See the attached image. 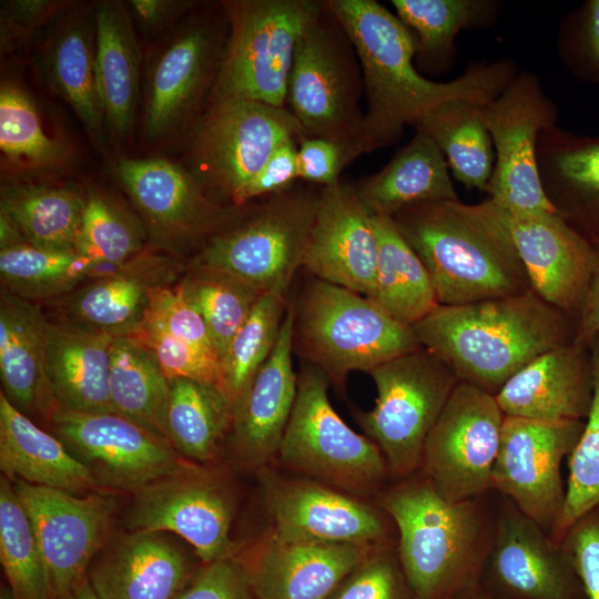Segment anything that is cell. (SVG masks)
<instances>
[{"label": "cell", "mask_w": 599, "mask_h": 599, "mask_svg": "<svg viewBox=\"0 0 599 599\" xmlns=\"http://www.w3.org/2000/svg\"><path fill=\"white\" fill-rule=\"evenodd\" d=\"M378 240L373 214L341 179L322 187L303 266L312 276L369 297L374 287Z\"/></svg>", "instance_id": "cell-21"}, {"label": "cell", "mask_w": 599, "mask_h": 599, "mask_svg": "<svg viewBox=\"0 0 599 599\" xmlns=\"http://www.w3.org/2000/svg\"><path fill=\"white\" fill-rule=\"evenodd\" d=\"M427 270L439 305L514 296L531 285L504 212L490 200L423 201L392 216Z\"/></svg>", "instance_id": "cell-2"}, {"label": "cell", "mask_w": 599, "mask_h": 599, "mask_svg": "<svg viewBox=\"0 0 599 599\" xmlns=\"http://www.w3.org/2000/svg\"><path fill=\"white\" fill-rule=\"evenodd\" d=\"M457 599H507L480 582L463 592Z\"/></svg>", "instance_id": "cell-61"}, {"label": "cell", "mask_w": 599, "mask_h": 599, "mask_svg": "<svg viewBox=\"0 0 599 599\" xmlns=\"http://www.w3.org/2000/svg\"><path fill=\"white\" fill-rule=\"evenodd\" d=\"M502 212L532 291L567 315L579 312L596 246L557 212Z\"/></svg>", "instance_id": "cell-25"}, {"label": "cell", "mask_w": 599, "mask_h": 599, "mask_svg": "<svg viewBox=\"0 0 599 599\" xmlns=\"http://www.w3.org/2000/svg\"><path fill=\"white\" fill-rule=\"evenodd\" d=\"M378 547L290 541L268 531L237 560L256 599H329Z\"/></svg>", "instance_id": "cell-22"}, {"label": "cell", "mask_w": 599, "mask_h": 599, "mask_svg": "<svg viewBox=\"0 0 599 599\" xmlns=\"http://www.w3.org/2000/svg\"><path fill=\"white\" fill-rule=\"evenodd\" d=\"M173 599H256L246 573L233 555L215 560L191 579Z\"/></svg>", "instance_id": "cell-55"}, {"label": "cell", "mask_w": 599, "mask_h": 599, "mask_svg": "<svg viewBox=\"0 0 599 599\" xmlns=\"http://www.w3.org/2000/svg\"><path fill=\"white\" fill-rule=\"evenodd\" d=\"M293 353L343 386L349 373L422 347L405 325L370 298L312 276L294 300Z\"/></svg>", "instance_id": "cell-5"}, {"label": "cell", "mask_w": 599, "mask_h": 599, "mask_svg": "<svg viewBox=\"0 0 599 599\" xmlns=\"http://www.w3.org/2000/svg\"><path fill=\"white\" fill-rule=\"evenodd\" d=\"M297 145L300 181L321 187L336 184L343 170L362 155L348 145L309 135Z\"/></svg>", "instance_id": "cell-54"}, {"label": "cell", "mask_w": 599, "mask_h": 599, "mask_svg": "<svg viewBox=\"0 0 599 599\" xmlns=\"http://www.w3.org/2000/svg\"><path fill=\"white\" fill-rule=\"evenodd\" d=\"M331 382L311 364L297 375L294 406L276 459L287 469L349 495L374 493L388 468L378 446L335 412Z\"/></svg>", "instance_id": "cell-9"}, {"label": "cell", "mask_w": 599, "mask_h": 599, "mask_svg": "<svg viewBox=\"0 0 599 599\" xmlns=\"http://www.w3.org/2000/svg\"><path fill=\"white\" fill-rule=\"evenodd\" d=\"M97 266L75 251L31 244L0 251L2 288L31 302L65 295Z\"/></svg>", "instance_id": "cell-43"}, {"label": "cell", "mask_w": 599, "mask_h": 599, "mask_svg": "<svg viewBox=\"0 0 599 599\" xmlns=\"http://www.w3.org/2000/svg\"><path fill=\"white\" fill-rule=\"evenodd\" d=\"M560 547L587 599H599V511L579 519L565 535Z\"/></svg>", "instance_id": "cell-53"}, {"label": "cell", "mask_w": 599, "mask_h": 599, "mask_svg": "<svg viewBox=\"0 0 599 599\" xmlns=\"http://www.w3.org/2000/svg\"><path fill=\"white\" fill-rule=\"evenodd\" d=\"M179 265L162 255H136L65 301L70 319L113 337L130 336L143 322L151 292L171 285Z\"/></svg>", "instance_id": "cell-29"}, {"label": "cell", "mask_w": 599, "mask_h": 599, "mask_svg": "<svg viewBox=\"0 0 599 599\" xmlns=\"http://www.w3.org/2000/svg\"><path fill=\"white\" fill-rule=\"evenodd\" d=\"M588 349L592 399L582 433L569 455L565 502L549 531L558 545L579 519L599 508V334L589 343Z\"/></svg>", "instance_id": "cell-46"}, {"label": "cell", "mask_w": 599, "mask_h": 599, "mask_svg": "<svg viewBox=\"0 0 599 599\" xmlns=\"http://www.w3.org/2000/svg\"><path fill=\"white\" fill-rule=\"evenodd\" d=\"M495 397L505 416L546 422L586 418L592 399L588 347L570 342L537 356Z\"/></svg>", "instance_id": "cell-27"}, {"label": "cell", "mask_w": 599, "mask_h": 599, "mask_svg": "<svg viewBox=\"0 0 599 599\" xmlns=\"http://www.w3.org/2000/svg\"><path fill=\"white\" fill-rule=\"evenodd\" d=\"M542 189L562 216L582 236L599 245V136L558 125L542 131L537 143Z\"/></svg>", "instance_id": "cell-30"}, {"label": "cell", "mask_w": 599, "mask_h": 599, "mask_svg": "<svg viewBox=\"0 0 599 599\" xmlns=\"http://www.w3.org/2000/svg\"><path fill=\"white\" fill-rule=\"evenodd\" d=\"M234 488L211 466L190 461L184 468L131 495L123 514L128 531L173 532L204 565L232 556Z\"/></svg>", "instance_id": "cell-12"}, {"label": "cell", "mask_w": 599, "mask_h": 599, "mask_svg": "<svg viewBox=\"0 0 599 599\" xmlns=\"http://www.w3.org/2000/svg\"><path fill=\"white\" fill-rule=\"evenodd\" d=\"M583 426L582 420L504 418L493 488L549 531L566 497L561 463L571 454Z\"/></svg>", "instance_id": "cell-17"}, {"label": "cell", "mask_w": 599, "mask_h": 599, "mask_svg": "<svg viewBox=\"0 0 599 599\" xmlns=\"http://www.w3.org/2000/svg\"><path fill=\"white\" fill-rule=\"evenodd\" d=\"M484 569L486 587L507 599H578L581 588L560 545L514 505L495 524Z\"/></svg>", "instance_id": "cell-23"}, {"label": "cell", "mask_w": 599, "mask_h": 599, "mask_svg": "<svg viewBox=\"0 0 599 599\" xmlns=\"http://www.w3.org/2000/svg\"><path fill=\"white\" fill-rule=\"evenodd\" d=\"M0 560L17 599H51L39 545L12 481L0 479Z\"/></svg>", "instance_id": "cell-45"}, {"label": "cell", "mask_w": 599, "mask_h": 599, "mask_svg": "<svg viewBox=\"0 0 599 599\" xmlns=\"http://www.w3.org/2000/svg\"><path fill=\"white\" fill-rule=\"evenodd\" d=\"M297 143V139H287L274 150L247 187L244 205L282 193L300 181Z\"/></svg>", "instance_id": "cell-56"}, {"label": "cell", "mask_w": 599, "mask_h": 599, "mask_svg": "<svg viewBox=\"0 0 599 599\" xmlns=\"http://www.w3.org/2000/svg\"><path fill=\"white\" fill-rule=\"evenodd\" d=\"M114 175L153 238L172 247L203 244L248 209L220 203L190 170L164 159H123Z\"/></svg>", "instance_id": "cell-18"}, {"label": "cell", "mask_w": 599, "mask_h": 599, "mask_svg": "<svg viewBox=\"0 0 599 599\" xmlns=\"http://www.w3.org/2000/svg\"><path fill=\"white\" fill-rule=\"evenodd\" d=\"M351 39L362 69L366 152L397 142L436 106L453 100L486 105L518 74L514 61L470 65L449 82L426 79L414 64L416 42L396 14L375 0H325Z\"/></svg>", "instance_id": "cell-1"}, {"label": "cell", "mask_w": 599, "mask_h": 599, "mask_svg": "<svg viewBox=\"0 0 599 599\" xmlns=\"http://www.w3.org/2000/svg\"><path fill=\"white\" fill-rule=\"evenodd\" d=\"M144 229L124 209L101 193L87 195L75 252L97 265L121 266L144 244Z\"/></svg>", "instance_id": "cell-48"}, {"label": "cell", "mask_w": 599, "mask_h": 599, "mask_svg": "<svg viewBox=\"0 0 599 599\" xmlns=\"http://www.w3.org/2000/svg\"><path fill=\"white\" fill-rule=\"evenodd\" d=\"M95 47L87 21L70 17L54 32L45 70L54 91L72 108L92 140H103L104 113L95 80Z\"/></svg>", "instance_id": "cell-39"}, {"label": "cell", "mask_w": 599, "mask_h": 599, "mask_svg": "<svg viewBox=\"0 0 599 599\" xmlns=\"http://www.w3.org/2000/svg\"><path fill=\"white\" fill-rule=\"evenodd\" d=\"M29 244L12 220L0 211V251Z\"/></svg>", "instance_id": "cell-60"}, {"label": "cell", "mask_w": 599, "mask_h": 599, "mask_svg": "<svg viewBox=\"0 0 599 599\" xmlns=\"http://www.w3.org/2000/svg\"><path fill=\"white\" fill-rule=\"evenodd\" d=\"M221 4L229 31L207 105L250 100L286 108L295 48L322 1L229 0Z\"/></svg>", "instance_id": "cell-6"}, {"label": "cell", "mask_w": 599, "mask_h": 599, "mask_svg": "<svg viewBox=\"0 0 599 599\" xmlns=\"http://www.w3.org/2000/svg\"><path fill=\"white\" fill-rule=\"evenodd\" d=\"M87 196L75 189L48 184L1 187L0 211L35 247L75 251Z\"/></svg>", "instance_id": "cell-40"}, {"label": "cell", "mask_w": 599, "mask_h": 599, "mask_svg": "<svg viewBox=\"0 0 599 599\" xmlns=\"http://www.w3.org/2000/svg\"><path fill=\"white\" fill-rule=\"evenodd\" d=\"M113 339L70 318L48 319L44 374L58 407L83 413L116 412L110 395Z\"/></svg>", "instance_id": "cell-28"}, {"label": "cell", "mask_w": 599, "mask_h": 599, "mask_svg": "<svg viewBox=\"0 0 599 599\" xmlns=\"http://www.w3.org/2000/svg\"><path fill=\"white\" fill-rule=\"evenodd\" d=\"M481 104L447 101L415 125L441 151L453 176L468 190L487 192L494 171L495 151L481 118Z\"/></svg>", "instance_id": "cell-38"}, {"label": "cell", "mask_w": 599, "mask_h": 599, "mask_svg": "<svg viewBox=\"0 0 599 599\" xmlns=\"http://www.w3.org/2000/svg\"><path fill=\"white\" fill-rule=\"evenodd\" d=\"M0 149L12 165L27 170H53L68 160L64 145L44 133L31 97L9 82L0 89Z\"/></svg>", "instance_id": "cell-47"}, {"label": "cell", "mask_w": 599, "mask_h": 599, "mask_svg": "<svg viewBox=\"0 0 599 599\" xmlns=\"http://www.w3.org/2000/svg\"><path fill=\"white\" fill-rule=\"evenodd\" d=\"M353 184L373 215L392 217L417 202L458 200L441 151L419 130L382 170Z\"/></svg>", "instance_id": "cell-33"}, {"label": "cell", "mask_w": 599, "mask_h": 599, "mask_svg": "<svg viewBox=\"0 0 599 599\" xmlns=\"http://www.w3.org/2000/svg\"><path fill=\"white\" fill-rule=\"evenodd\" d=\"M380 507L397 527L413 599H457L480 582L491 532L478 498L448 500L423 476L390 488Z\"/></svg>", "instance_id": "cell-4"}, {"label": "cell", "mask_w": 599, "mask_h": 599, "mask_svg": "<svg viewBox=\"0 0 599 599\" xmlns=\"http://www.w3.org/2000/svg\"><path fill=\"white\" fill-rule=\"evenodd\" d=\"M145 316L156 321L172 336L217 357L202 316L184 297L180 283L174 287L172 284L155 287Z\"/></svg>", "instance_id": "cell-52"}, {"label": "cell", "mask_w": 599, "mask_h": 599, "mask_svg": "<svg viewBox=\"0 0 599 599\" xmlns=\"http://www.w3.org/2000/svg\"><path fill=\"white\" fill-rule=\"evenodd\" d=\"M87 578L101 599H173L191 581L186 555L161 532L111 535Z\"/></svg>", "instance_id": "cell-26"}, {"label": "cell", "mask_w": 599, "mask_h": 599, "mask_svg": "<svg viewBox=\"0 0 599 599\" xmlns=\"http://www.w3.org/2000/svg\"><path fill=\"white\" fill-rule=\"evenodd\" d=\"M95 80L104 119L119 134L130 133L139 95L140 52L125 8L102 1L94 11Z\"/></svg>", "instance_id": "cell-34"}, {"label": "cell", "mask_w": 599, "mask_h": 599, "mask_svg": "<svg viewBox=\"0 0 599 599\" xmlns=\"http://www.w3.org/2000/svg\"><path fill=\"white\" fill-rule=\"evenodd\" d=\"M368 374L376 387L375 405L355 410V418L380 449L388 473L406 478L420 468L427 436L459 380L423 346Z\"/></svg>", "instance_id": "cell-11"}, {"label": "cell", "mask_w": 599, "mask_h": 599, "mask_svg": "<svg viewBox=\"0 0 599 599\" xmlns=\"http://www.w3.org/2000/svg\"><path fill=\"white\" fill-rule=\"evenodd\" d=\"M1 14V42L11 44L29 37L43 22L57 14L64 2L18 0L6 2Z\"/></svg>", "instance_id": "cell-57"}, {"label": "cell", "mask_w": 599, "mask_h": 599, "mask_svg": "<svg viewBox=\"0 0 599 599\" xmlns=\"http://www.w3.org/2000/svg\"><path fill=\"white\" fill-rule=\"evenodd\" d=\"M505 414L496 397L459 382L425 441L424 476L446 499H475L493 487Z\"/></svg>", "instance_id": "cell-16"}, {"label": "cell", "mask_w": 599, "mask_h": 599, "mask_svg": "<svg viewBox=\"0 0 599 599\" xmlns=\"http://www.w3.org/2000/svg\"><path fill=\"white\" fill-rule=\"evenodd\" d=\"M329 599H413L398 558L387 545L375 549Z\"/></svg>", "instance_id": "cell-51"}, {"label": "cell", "mask_w": 599, "mask_h": 599, "mask_svg": "<svg viewBox=\"0 0 599 599\" xmlns=\"http://www.w3.org/2000/svg\"><path fill=\"white\" fill-rule=\"evenodd\" d=\"M420 345L459 382L494 396L537 356L573 341L568 315L532 290L463 305H438L412 325Z\"/></svg>", "instance_id": "cell-3"}, {"label": "cell", "mask_w": 599, "mask_h": 599, "mask_svg": "<svg viewBox=\"0 0 599 599\" xmlns=\"http://www.w3.org/2000/svg\"><path fill=\"white\" fill-rule=\"evenodd\" d=\"M48 318L35 302L1 290L0 377L7 398L26 415L50 420L58 407L44 374Z\"/></svg>", "instance_id": "cell-31"}, {"label": "cell", "mask_w": 599, "mask_h": 599, "mask_svg": "<svg viewBox=\"0 0 599 599\" xmlns=\"http://www.w3.org/2000/svg\"><path fill=\"white\" fill-rule=\"evenodd\" d=\"M65 599H101L89 583L88 578Z\"/></svg>", "instance_id": "cell-62"}, {"label": "cell", "mask_w": 599, "mask_h": 599, "mask_svg": "<svg viewBox=\"0 0 599 599\" xmlns=\"http://www.w3.org/2000/svg\"><path fill=\"white\" fill-rule=\"evenodd\" d=\"M12 485L33 527L51 599H65L111 537L118 499L110 491L74 495L20 479Z\"/></svg>", "instance_id": "cell-15"}, {"label": "cell", "mask_w": 599, "mask_h": 599, "mask_svg": "<svg viewBox=\"0 0 599 599\" xmlns=\"http://www.w3.org/2000/svg\"><path fill=\"white\" fill-rule=\"evenodd\" d=\"M291 283L265 291L232 339L222 361L223 387L232 406L271 355L290 303Z\"/></svg>", "instance_id": "cell-42"}, {"label": "cell", "mask_w": 599, "mask_h": 599, "mask_svg": "<svg viewBox=\"0 0 599 599\" xmlns=\"http://www.w3.org/2000/svg\"><path fill=\"white\" fill-rule=\"evenodd\" d=\"M192 271L180 286L202 316L222 364L232 339L264 292L221 272Z\"/></svg>", "instance_id": "cell-44"}, {"label": "cell", "mask_w": 599, "mask_h": 599, "mask_svg": "<svg viewBox=\"0 0 599 599\" xmlns=\"http://www.w3.org/2000/svg\"><path fill=\"white\" fill-rule=\"evenodd\" d=\"M306 135L287 108L250 100L211 103L194 124L190 172L220 203L244 207L247 187L274 150Z\"/></svg>", "instance_id": "cell-10"}, {"label": "cell", "mask_w": 599, "mask_h": 599, "mask_svg": "<svg viewBox=\"0 0 599 599\" xmlns=\"http://www.w3.org/2000/svg\"><path fill=\"white\" fill-rule=\"evenodd\" d=\"M272 532L290 541L387 545L384 516L358 497L309 478L261 470Z\"/></svg>", "instance_id": "cell-19"}, {"label": "cell", "mask_w": 599, "mask_h": 599, "mask_svg": "<svg viewBox=\"0 0 599 599\" xmlns=\"http://www.w3.org/2000/svg\"><path fill=\"white\" fill-rule=\"evenodd\" d=\"M232 416V403L220 387L182 377L170 379L167 439L186 460L215 461Z\"/></svg>", "instance_id": "cell-37"}, {"label": "cell", "mask_w": 599, "mask_h": 599, "mask_svg": "<svg viewBox=\"0 0 599 599\" xmlns=\"http://www.w3.org/2000/svg\"><path fill=\"white\" fill-rule=\"evenodd\" d=\"M364 82L355 48L322 1L295 48L286 108L307 135L366 153L363 138Z\"/></svg>", "instance_id": "cell-8"}, {"label": "cell", "mask_w": 599, "mask_h": 599, "mask_svg": "<svg viewBox=\"0 0 599 599\" xmlns=\"http://www.w3.org/2000/svg\"><path fill=\"white\" fill-rule=\"evenodd\" d=\"M0 468L9 480L85 495L102 490L55 436L37 426L0 393Z\"/></svg>", "instance_id": "cell-32"}, {"label": "cell", "mask_w": 599, "mask_h": 599, "mask_svg": "<svg viewBox=\"0 0 599 599\" xmlns=\"http://www.w3.org/2000/svg\"><path fill=\"white\" fill-rule=\"evenodd\" d=\"M378 240L375 281L368 298L412 326L439 303L426 267L396 230L390 216L373 215Z\"/></svg>", "instance_id": "cell-35"}, {"label": "cell", "mask_w": 599, "mask_h": 599, "mask_svg": "<svg viewBox=\"0 0 599 599\" xmlns=\"http://www.w3.org/2000/svg\"><path fill=\"white\" fill-rule=\"evenodd\" d=\"M110 395L118 413L167 439L170 380L153 354L133 337L113 339Z\"/></svg>", "instance_id": "cell-41"}, {"label": "cell", "mask_w": 599, "mask_h": 599, "mask_svg": "<svg viewBox=\"0 0 599 599\" xmlns=\"http://www.w3.org/2000/svg\"><path fill=\"white\" fill-rule=\"evenodd\" d=\"M130 337L153 354L169 380L177 377L189 378L217 386L224 392L222 368L217 357L172 336L153 318L145 316Z\"/></svg>", "instance_id": "cell-49"}, {"label": "cell", "mask_w": 599, "mask_h": 599, "mask_svg": "<svg viewBox=\"0 0 599 599\" xmlns=\"http://www.w3.org/2000/svg\"><path fill=\"white\" fill-rule=\"evenodd\" d=\"M295 305L290 300L276 344L248 388L233 406L229 448L244 469H263L276 457L297 390L293 368Z\"/></svg>", "instance_id": "cell-24"}, {"label": "cell", "mask_w": 599, "mask_h": 599, "mask_svg": "<svg viewBox=\"0 0 599 599\" xmlns=\"http://www.w3.org/2000/svg\"><path fill=\"white\" fill-rule=\"evenodd\" d=\"M130 3L139 19L153 29L195 6L193 1L171 0H133Z\"/></svg>", "instance_id": "cell-59"}, {"label": "cell", "mask_w": 599, "mask_h": 599, "mask_svg": "<svg viewBox=\"0 0 599 599\" xmlns=\"http://www.w3.org/2000/svg\"><path fill=\"white\" fill-rule=\"evenodd\" d=\"M321 193V186L295 184L252 203L201 245L192 268L231 275L261 292L292 283L303 266Z\"/></svg>", "instance_id": "cell-7"}, {"label": "cell", "mask_w": 599, "mask_h": 599, "mask_svg": "<svg viewBox=\"0 0 599 599\" xmlns=\"http://www.w3.org/2000/svg\"><path fill=\"white\" fill-rule=\"evenodd\" d=\"M480 112L495 151L489 200L508 213L557 212L540 182L537 143L557 125L558 110L538 77L518 72Z\"/></svg>", "instance_id": "cell-13"}, {"label": "cell", "mask_w": 599, "mask_h": 599, "mask_svg": "<svg viewBox=\"0 0 599 599\" xmlns=\"http://www.w3.org/2000/svg\"><path fill=\"white\" fill-rule=\"evenodd\" d=\"M557 45L573 77L599 84V0H586L564 17Z\"/></svg>", "instance_id": "cell-50"}, {"label": "cell", "mask_w": 599, "mask_h": 599, "mask_svg": "<svg viewBox=\"0 0 599 599\" xmlns=\"http://www.w3.org/2000/svg\"><path fill=\"white\" fill-rule=\"evenodd\" d=\"M596 246L591 276L579 308V319L575 328L573 343L588 347L599 334V245Z\"/></svg>", "instance_id": "cell-58"}, {"label": "cell", "mask_w": 599, "mask_h": 599, "mask_svg": "<svg viewBox=\"0 0 599 599\" xmlns=\"http://www.w3.org/2000/svg\"><path fill=\"white\" fill-rule=\"evenodd\" d=\"M0 599H17L13 590L11 589L8 582L1 586Z\"/></svg>", "instance_id": "cell-63"}, {"label": "cell", "mask_w": 599, "mask_h": 599, "mask_svg": "<svg viewBox=\"0 0 599 599\" xmlns=\"http://www.w3.org/2000/svg\"><path fill=\"white\" fill-rule=\"evenodd\" d=\"M227 31L223 10L217 20L201 18L189 23L158 54L145 84V138H162L191 118L204 99L209 103Z\"/></svg>", "instance_id": "cell-20"}, {"label": "cell", "mask_w": 599, "mask_h": 599, "mask_svg": "<svg viewBox=\"0 0 599 599\" xmlns=\"http://www.w3.org/2000/svg\"><path fill=\"white\" fill-rule=\"evenodd\" d=\"M390 3L414 35L418 68L427 72L450 69L457 34L465 29L489 26L500 7L489 0H392Z\"/></svg>", "instance_id": "cell-36"}, {"label": "cell", "mask_w": 599, "mask_h": 599, "mask_svg": "<svg viewBox=\"0 0 599 599\" xmlns=\"http://www.w3.org/2000/svg\"><path fill=\"white\" fill-rule=\"evenodd\" d=\"M50 424L104 491L132 495L191 461L167 439L116 412L83 413L57 407Z\"/></svg>", "instance_id": "cell-14"}]
</instances>
